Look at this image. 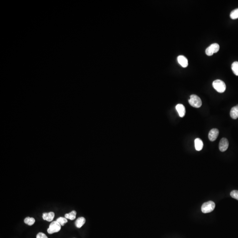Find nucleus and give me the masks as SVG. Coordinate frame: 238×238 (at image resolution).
<instances>
[{"mask_svg": "<svg viewBox=\"0 0 238 238\" xmlns=\"http://www.w3.org/2000/svg\"><path fill=\"white\" fill-rule=\"evenodd\" d=\"M218 135L219 130L216 128L212 129L209 133V138L211 141H214L218 137Z\"/></svg>", "mask_w": 238, "mask_h": 238, "instance_id": "nucleus-7", "label": "nucleus"}, {"mask_svg": "<svg viewBox=\"0 0 238 238\" xmlns=\"http://www.w3.org/2000/svg\"><path fill=\"white\" fill-rule=\"evenodd\" d=\"M61 225L57 222L54 221L51 222L48 229L47 232L49 234H52L58 232L61 229Z\"/></svg>", "mask_w": 238, "mask_h": 238, "instance_id": "nucleus-4", "label": "nucleus"}, {"mask_svg": "<svg viewBox=\"0 0 238 238\" xmlns=\"http://www.w3.org/2000/svg\"><path fill=\"white\" fill-rule=\"evenodd\" d=\"M194 145H195V148L196 151H201L202 148H203V142H202V140H201L200 138H197L195 139V141H194Z\"/></svg>", "mask_w": 238, "mask_h": 238, "instance_id": "nucleus-11", "label": "nucleus"}, {"mask_svg": "<svg viewBox=\"0 0 238 238\" xmlns=\"http://www.w3.org/2000/svg\"><path fill=\"white\" fill-rule=\"evenodd\" d=\"M215 208V204L214 202L211 201H209L203 203L201 206V210L202 213L207 214L212 212L214 209Z\"/></svg>", "mask_w": 238, "mask_h": 238, "instance_id": "nucleus-2", "label": "nucleus"}, {"mask_svg": "<svg viewBox=\"0 0 238 238\" xmlns=\"http://www.w3.org/2000/svg\"><path fill=\"white\" fill-rule=\"evenodd\" d=\"M57 221L62 226H64L65 224L67 222V219L63 217H60L57 218Z\"/></svg>", "mask_w": 238, "mask_h": 238, "instance_id": "nucleus-18", "label": "nucleus"}, {"mask_svg": "<svg viewBox=\"0 0 238 238\" xmlns=\"http://www.w3.org/2000/svg\"><path fill=\"white\" fill-rule=\"evenodd\" d=\"M230 16L232 19H236L238 18V8L235 9L231 12Z\"/></svg>", "mask_w": 238, "mask_h": 238, "instance_id": "nucleus-17", "label": "nucleus"}, {"mask_svg": "<svg viewBox=\"0 0 238 238\" xmlns=\"http://www.w3.org/2000/svg\"><path fill=\"white\" fill-rule=\"evenodd\" d=\"M229 146V143L228 139L224 138L221 139L219 143V150L222 152L225 151L228 149Z\"/></svg>", "mask_w": 238, "mask_h": 238, "instance_id": "nucleus-6", "label": "nucleus"}, {"mask_svg": "<svg viewBox=\"0 0 238 238\" xmlns=\"http://www.w3.org/2000/svg\"><path fill=\"white\" fill-rule=\"evenodd\" d=\"M230 116L233 119H237L238 118V105L234 106L232 108L230 111Z\"/></svg>", "mask_w": 238, "mask_h": 238, "instance_id": "nucleus-13", "label": "nucleus"}, {"mask_svg": "<svg viewBox=\"0 0 238 238\" xmlns=\"http://www.w3.org/2000/svg\"><path fill=\"white\" fill-rule=\"evenodd\" d=\"M85 222H86V219H85L84 217H79V218H78V219L76 220V221H75V226H76L77 228L80 229V228H81V227L85 224Z\"/></svg>", "mask_w": 238, "mask_h": 238, "instance_id": "nucleus-12", "label": "nucleus"}, {"mask_svg": "<svg viewBox=\"0 0 238 238\" xmlns=\"http://www.w3.org/2000/svg\"><path fill=\"white\" fill-rule=\"evenodd\" d=\"M230 195L233 199L238 200V191L237 190H233L231 192Z\"/></svg>", "mask_w": 238, "mask_h": 238, "instance_id": "nucleus-19", "label": "nucleus"}, {"mask_svg": "<svg viewBox=\"0 0 238 238\" xmlns=\"http://www.w3.org/2000/svg\"><path fill=\"white\" fill-rule=\"evenodd\" d=\"M36 238H48V237L46 236V234L42 232H39L38 233L36 236Z\"/></svg>", "mask_w": 238, "mask_h": 238, "instance_id": "nucleus-20", "label": "nucleus"}, {"mask_svg": "<svg viewBox=\"0 0 238 238\" xmlns=\"http://www.w3.org/2000/svg\"><path fill=\"white\" fill-rule=\"evenodd\" d=\"M232 69L235 75L238 76V62L235 61L232 65Z\"/></svg>", "mask_w": 238, "mask_h": 238, "instance_id": "nucleus-16", "label": "nucleus"}, {"mask_svg": "<svg viewBox=\"0 0 238 238\" xmlns=\"http://www.w3.org/2000/svg\"><path fill=\"white\" fill-rule=\"evenodd\" d=\"M214 88L220 93H224L226 90V86L224 82L220 80H216L213 82Z\"/></svg>", "mask_w": 238, "mask_h": 238, "instance_id": "nucleus-1", "label": "nucleus"}, {"mask_svg": "<svg viewBox=\"0 0 238 238\" xmlns=\"http://www.w3.org/2000/svg\"><path fill=\"white\" fill-rule=\"evenodd\" d=\"M65 218L66 219H70L71 220H74L75 219L76 216V212L75 210L72 211L71 213L66 214L65 215Z\"/></svg>", "mask_w": 238, "mask_h": 238, "instance_id": "nucleus-14", "label": "nucleus"}, {"mask_svg": "<svg viewBox=\"0 0 238 238\" xmlns=\"http://www.w3.org/2000/svg\"><path fill=\"white\" fill-rule=\"evenodd\" d=\"M220 49V46L217 43H213L207 48L206 50V54L209 56L213 55L214 53H217Z\"/></svg>", "mask_w": 238, "mask_h": 238, "instance_id": "nucleus-5", "label": "nucleus"}, {"mask_svg": "<svg viewBox=\"0 0 238 238\" xmlns=\"http://www.w3.org/2000/svg\"><path fill=\"white\" fill-rule=\"evenodd\" d=\"M189 103L194 108H200L202 105L201 99L198 96L192 95L190 96Z\"/></svg>", "mask_w": 238, "mask_h": 238, "instance_id": "nucleus-3", "label": "nucleus"}, {"mask_svg": "<svg viewBox=\"0 0 238 238\" xmlns=\"http://www.w3.org/2000/svg\"><path fill=\"white\" fill-rule=\"evenodd\" d=\"M24 222L25 223L28 224L29 226H32L33 224H34L35 220L33 217H27L25 218Z\"/></svg>", "mask_w": 238, "mask_h": 238, "instance_id": "nucleus-15", "label": "nucleus"}, {"mask_svg": "<svg viewBox=\"0 0 238 238\" xmlns=\"http://www.w3.org/2000/svg\"><path fill=\"white\" fill-rule=\"evenodd\" d=\"M177 60L179 64L183 67H186L188 66V60L184 56H178L177 57Z\"/></svg>", "mask_w": 238, "mask_h": 238, "instance_id": "nucleus-8", "label": "nucleus"}, {"mask_svg": "<svg viewBox=\"0 0 238 238\" xmlns=\"http://www.w3.org/2000/svg\"><path fill=\"white\" fill-rule=\"evenodd\" d=\"M176 109L178 112L179 117L183 118L184 117L186 113V110L184 106L181 104H178L176 106Z\"/></svg>", "mask_w": 238, "mask_h": 238, "instance_id": "nucleus-9", "label": "nucleus"}, {"mask_svg": "<svg viewBox=\"0 0 238 238\" xmlns=\"http://www.w3.org/2000/svg\"><path fill=\"white\" fill-rule=\"evenodd\" d=\"M55 216V214L54 212H50L49 213H44L42 215V218L43 220L47 221L48 222H51L53 221Z\"/></svg>", "mask_w": 238, "mask_h": 238, "instance_id": "nucleus-10", "label": "nucleus"}]
</instances>
